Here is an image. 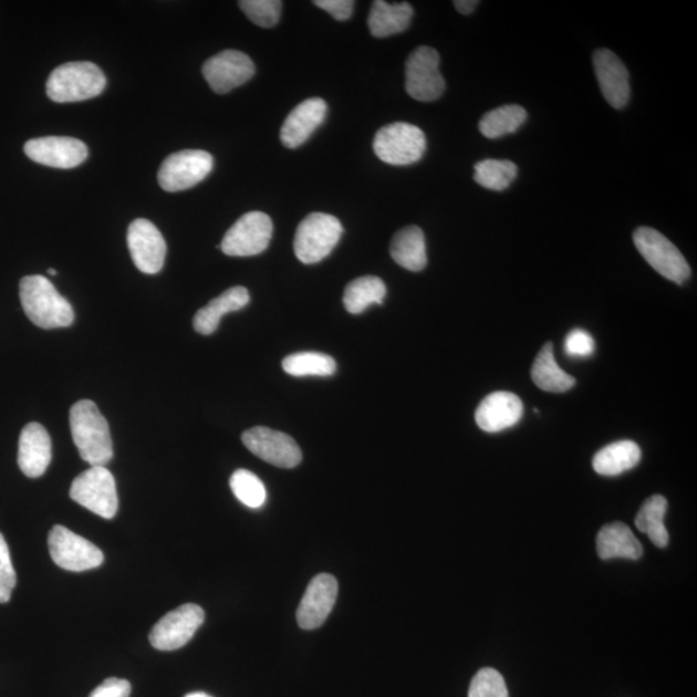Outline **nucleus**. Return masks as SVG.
<instances>
[{
    "mask_svg": "<svg viewBox=\"0 0 697 697\" xmlns=\"http://www.w3.org/2000/svg\"><path fill=\"white\" fill-rule=\"evenodd\" d=\"M70 429L82 459L91 467H106L113 459L111 429L95 402L83 399L70 409Z\"/></svg>",
    "mask_w": 697,
    "mask_h": 697,
    "instance_id": "nucleus-1",
    "label": "nucleus"
},
{
    "mask_svg": "<svg viewBox=\"0 0 697 697\" xmlns=\"http://www.w3.org/2000/svg\"><path fill=\"white\" fill-rule=\"evenodd\" d=\"M20 300L23 312L37 327L64 329L74 322V310L54 285L43 275L21 279Z\"/></svg>",
    "mask_w": 697,
    "mask_h": 697,
    "instance_id": "nucleus-2",
    "label": "nucleus"
},
{
    "mask_svg": "<svg viewBox=\"0 0 697 697\" xmlns=\"http://www.w3.org/2000/svg\"><path fill=\"white\" fill-rule=\"evenodd\" d=\"M105 87L103 70L92 62L76 61L54 69L45 91L54 103L65 104L96 97Z\"/></svg>",
    "mask_w": 697,
    "mask_h": 697,
    "instance_id": "nucleus-3",
    "label": "nucleus"
},
{
    "mask_svg": "<svg viewBox=\"0 0 697 697\" xmlns=\"http://www.w3.org/2000/svg\"><path fill=\"white\" fill-rule=\"evenodd\" d=\"M344 228L337 217L313 212L305 217L294 236V254L306 266L321 262L333 251L343 236Z\"/></svg>",
    "mask_w": 697,
    "mask_h": 697,
    "instance_id": "nucleus-4",
    "label": "nucleus"
},
{
    "mask_svg": "<svg viewBox=\"0 0 697 697\" xmlns=\"http://www.w3.org/2000/svg\"><path fill=\"white\" fill-rule=\"evenodd\" d=\"M374 150L379 160L392 166H409L420 160L426 150L424 132L414 124L397 122L378 129Z\"/></svg>",
    "mask_w": 697,
    "mask_h": 697,
    "instance_id": "nucleus-5",
    "label": "nucleus"
},
{
    "mask_svg": "<svg viewBox=\"0 0 697 697\" xmlns=\"http://www.w3.org/2000/svg\"><path fill=\"white\" fill-rule=\"evenodd\" d=\"M633 240L643 259L658 274L677 284H684L691 275V269L685 256L662 232L642 227L634 231Z\"/></svg>",
    "mask_w": 697,
    "mask_h": 697,
    "instance_id": "nucleus-6",
    "label": "nucleus"
},
{
    "mask_svg": "<svg viewBox=\"0 0 697 697\" xmlns=\"http://www.w3.org/2000/svg\"><path fill=\"white\" fill-rule=\"evenodd\" d=\"M70 498L105 519L114 518L119 507L115 479L105 467H91L77 476L70 487Z\"/></svg>",
    "mask_w": 697,
    "mask_h": 697,
    "instance_id": "nucleus-7",
    "label": "nucleus"
},
{
    "mask_svg": "<svg viewBox=\"0 0 697 697\" xmlns=\"http://www.w3.org/2000/svg\"><path fill=\"white\" fill-rule=\"evenodd\" d=\"M49 549L53 562L62 570L83 572L104 563V553L95 544L64 526H53L49 534Z\"/></svg>",
    "mask_w": 697,
    "mask_h": 697,
    "instance_id": "nucleus-8",
    "label": "nucleus"
},
{
    "mask_svg": "<svg viewBox=\"0 0 697 697\" xmlns=\"http://www.w3.org/2000/svg\"><path fill=\"white\" fill-rule=\"evenodd\" d=\"M439 53L428 45L418 46L406 61V91L422 103L438 100L446 90L439 72Z\"/></svg>",
    "mask_w": 697,
    "mask_h": 697,
    "instance_id": "nucleus-9",
    "label": "nucleus"
},
{
    "mask_svg": "<svg viewBox=\"0 0 697 697\" xmlns=\"http://www.w3.org/2000/svg\"><path fill=\"white\" fill-rule=\"evenodd\" d=\"M214 157L205 150H181L163 160L158 183L169 193L193 188L211 174Z\"/></svg>",
    "mask_w": 697,
    "mask_h": 697,
    "instance_id": "nucleus-10",
    "label": "nucleus"
},
{
    "mask_svg": "<svg viewBox=\"0 0 697 697\" xmlns=\"http://www.w3.org/2000/svg\"><path fill=\"white\" fill-rule=\"evenodd\" d=\"M273 237V221L267 214L252 211L243 215L225 235L221 251L232 258L260 254Z\"/></svg>",
    "mask_w": 697,
    "mask_h": 697,
    "instance_id": "nucleus-11",
    "label": "nucleus"
},
{
    "mask_svg": "<svg viewBox=\"0 0 697 697\" xmlns=\"http://www.w3.org/2000/svg\"><path fill=\"white\" fill-rule=\"evenodd\" d=\"M205 623V611L198 604L188 603L168 612L154 625L149 639L159 651H175L189 643L200 625Z\"/></svg>",
    "mask_w": 697,
    "mask_h": 697,
    "instance_id": "nucleus-12",
    "label": "nucleus"
},
{
    "mask_svg": "<svg viewBox=\"0 0 697 697\" xmlns=\"http://www.w3.org/2000/svg\"><path fill=\"white\" fill-rule=\"evenodd\" d=\"M242 441L254 456L278 468L292 469L302 460L301 449L292 437L266 426L245 431Z\"/></svg>",
    "mask_w": 697,
    "mask_h": 697,
    "instance_id": "nucleus-13",
    "label": "nucleus"
},
{
    "mask_svg": "<svg viewBox=\"0 0 697 697\" xmlns=\"http://www.w3.org/2000/svg\"><path fill=\"white\" fill-rule=\"evenodd\" d=\"M132 260L144 274H157L165 266L167 245L155 225L145 219L132 221L127 232Z\"/></svg>",
    "mask_w": 697,
    "mask_h": 697,
    "instance_id": "nucleus-14",
    "label": "nucleus"
},
{
    "mask_svg": "<svg viewBox=\"0 0 697 697\" xmlns=\"http://www.w3.org/2000/svg\"><path fill=\"white\" fill-rule=\"evenodd\" d=\"M28 157L46 167L70 169L89 157V147L73 137L49 136L29 139L23 146Z\"/></svg>",
    "mask_w": 697,
    "mask_h": 697,
    "instance_id": "nucleus-15",
    "label": "nucleus"
},
{
    "mask_svg": "<svg viewBox=\"0 0 697 697\" xmlns=\"http://www.w3.org/2000/svg\"><path fill=\"white\" fill-rule=\"evenodd\" d=\"M201 72L209 87L219 95H225L250 81L256 69L246 53L227 50L207 60Z\"/></svg>",
    "mask_w": 697,
    "mask_h": 697,
    "instance_id": "nucleus-16",
    "label": "nucleus"
},
{
    "mask_svg": "<svg viewBox=\"0 0 697 697\" xmlns=\"http://www.w3.org/2000/svg\"><path fill=\"white\" fill-rule=\"evenodd\" d=\"M337 593V581L329 573H321L310 581L297 614L301 630L313 631L322 626L335 606Z\"/></svg>",
    "mask_w": 697,
    "mask_h": 697,
    "instance_id": "nucleus-17",
    "label": "nucleus"
},
{
    "mask_svg": "<svg viewBox=\"0 0 697 697\" xmlns=\"http://www.w3.org/2000/svg\"><path fill=\"white\" fill-rule=\"evenodd\" d=\"M593 64L604 98L612 107H625L631 97V83L624 62L614 52L603 49L594 53Z\"/></svg>",
    "mask_w": 697,
    "mask_h": 697,
    "instance_id": "nucleus-18",
    "label": "nucleus"
},
{
    "mask_svg": "<svg viewBox=\"0 0 697 697\" xmlns=\"http://www.w3.org/2000/svg\"><path fill=\"white\" fill-rule=\"evenodd\" d=\"M523 403L518 395L496 392L480 402L476 410V422L487 433H499L521 422Z\"/></svg>",
    "mask_w": 697,
    "mask_h": 697,
    "instance_id": "nucleus-19",
    "label": "nucleus"
},
{
    "mask_svg": "<svg viewBox=\"0 0 697 697\" xmlns=\"http://www.w3.org/2000/svg\"><path fill=\"white\" fill-rule=\"evenodd\" d=\"M327 115V104L320 97H312L302 101L293 108L283 123L281 129L282 144L289 149L308 142L313 132L321 126Z\"/></svg>",
    "mask_w": 697,
    "mask_h": 697,
    "instance_id": "nucleus-20",
    "label": "nucleus"
},
{
    "mask_svg": "<svg viewBox=\"0 0 697 697\" xmlns=\"http://www.w3.org/2000/svg\"><path fill=\"white\" fill-rule=\"evenodd\" d=\"M52 460V441L49 431L38 423L22 429L19 441V467L29 478L42 477Z\"/></svg>",
    "mask_w": 697,
    "mask_h": 697,
    "instance_id": "nucleus-21",
    "label": "nucleus"
},
{
    "mask_svg": "<svg viewBox=\"0 0 697 697\" xmlns=\"http://www.w3.org/2000/svg\"><path fill=\"white\" fill-rule=\"evenodd\" d=\"M248 302H250V292L242 285L232 287L199 310L194 316V330L200 335H212L225 314L238 312L246 308Z\"/></svg>",
    "mask_w": 697,
    "mask_h": 697,
    "instance_id": "nucleus-22",
    "label": "nucleus"
},
{
    "mask_svg": "<svg viewBox=\"0 0 697 697\" xmlns=\"http://www.w3.org/2000/svg\"><path fill=\"white\" fill-rule=\"evenodd\" d=\"M596 552L604 561L614 558L637 561L643 554V548L630 527L615 522L604 526L599 532Z\"/></svg>",
    "mask_w": 697,
    "mask_h": 697,
    "instance_id": "nucleus-23",
    "label": "nucleus"
},
{
    "mask_svg": "<svg viewBox=\"0 0 697 697\" xmlns=\"http://www.w3.org/2000/svg\"><path fill=\"white\" fill-rule=\"evenodd\" d=\"M414 8L408 3L391 4L384 0L372 3L368 28L375 38H386L403 33L413 20Z\"/></svg>",
    "mask_w": 697,
    "mask_h": 697,
    "instance_id": "nucleus-24",
    "label": "nucleus"
},
{
    "mask_svg": "<svg viewBox=\"0 0 697 697\" xmlns=\"http://www.w3.org/2000/svg\"><path fill=\"white\" fill-rule=\"evenodd\" d=\"M641 457V448L635 441L618 440L595 454L593 468L601 476L615 477L633 469Z\"/></svg>",
    "mask_w": 697,
    "mask_h": 697,
    "instance_id": "nucleus-25",
    "label": "nucleus"
},
{
    "mask_svg": "<svg viewBox=\"0 0 697 697\" xmlns=\"http://www.w3.org/2000/svg\"><path fill=\"white\" fill-rule=\"evenodd\" d=\"M391 254L395 262L409 271H422L428 263L424 232L418 227H407L394 236Z\"/></svg>",
    "mask_w": 697,
    "mask_h": 697,
    "instance_id": "nucleus-26",
    "label": "nucleus"
},
{
    "mask_svg": "<svg viewBox=\"0 0 697 697\" xmlns=\"http://www.w3.org/2000/svg\"><path fill=\"white\" fill-rule=\"evenodd\" d=\"M531 376L534 385L541 391L550 393H564L575 386L576 379L558 366L553 344L547 343L542 346L537 360L533 362Z\"/></svg>",
    "mask_w": 697,
    "mask_h": 697,
    "instance_id": "nucleus-27",
    "label": "nucleus"
},
{
    "mask_svg": "<svg viewBox=\"0 0 697 697\" xmlns=\"http://www.w3.org/2000/svg\"><path fill=\"white\" fill-rule=\"evenodd\" d=\"M666 510H668V501L664 496L655 495L643 502L635 517L637 529L646 533L657 548H665L669 542V532L664 524Z\"/></svg>",
    "mask_w": 697,
    "mask_h": 697,
    "instance_id": "nucleus-28",
    "label": "nucleus"
},
{
    "mask_svg": "<svg viewBox=\"0 0 697 697\" xmlns=\"http://www.w3.org/2000/svg\"><path fill=\"white\" fill-rule=\"evenodd\" d=\"M386 297L383 279L366 275L355 279L346 285L344 305L348 313L361 314L372 304L382 305Z\"/></svg>",
    "mask_w": 697,
    "mask_h": 697,
    "instance_id": "nucleus-29",
    "label": "nucleus"
},
{
    "mask_svg": "<svg viewBox=\"0 0 697 697\" xmlns=\"http://www.w3.org/2000/svg\"><path fill=\"white\" fill-rule=\"evenodd\" d=\"M527 119V112L519 105H506L488 112L479 122V131L487 138H500L514 134Z\"/></svg>",
    "mask_w": 697,
    "mask_h": 697,
    "instance_id": "nucleus-30",
    "label": "nucleus"
},
{
    "mask_svg": "<svg viewBox=\"0 0 697 697\" xmlns=\"http://www.w3.org/2000/svg\"><path fill=\"white\" fill-rule=\"evenodd\" d=\"M282 366L285 374L294 377H327L335 374L337 370V364L332 356L315 352H302L285 356Z\"/></svg>",
    "mask_w": 697,
    "mask_h": 697,
    "instance_id": "nucleus-31",
    "label": "nucleus"
},
{
    "mask_svg": "<svg viewBox=\"0 0 697 697\" xmlns=\"http://www.w3.org/2000/svg\"><path fill=\"white\" fill-rule=\"evenodd\" d=\"M518 167L513 162L485 159L475 167V180L488 190L502 191L516 180Z\"/></svg>",
    "mask_w": 697,
    "mask_h": 697,
    "instance_id": "nucleus-32",
    "label": "nucleus"
},
{
    "mask_svg": "<svg viewBox=\"0 0 697 697\" xmlns=\"http://www.w3.org/2000/svg\"><path fill=\"white\" fill-rule=\"evenodd\" d=\"M230 488L236 498L251 509L261 508L268 498L266 486L250 470L239 469L232 472Z\"/></svg>",
    "mask_w": 697,
    "mask_h": 697,
    "instance_id": "nucleus-33",
    "label": "nucleus"
},
{
    "mask_svg": "<svg viewBox=\"0 0 697 697\" xmlns=\"http://www.w3.org/2000/svg\"><path fill=\"white\" fill-rule=\"evenodd\" d=\"M238 4L247 18L260 28H273L281 19V0H242Z\"/></svg>",
    "mask_w": 697,
    "mask_h": 697,
    "instance_id": "nucleus-34",
    "label": "nucleus"
},
{
    "mask_svg": "<svg viewBox=\"0 0 697 697\" xmlns=\"http://www.w3.org/2000/svg\"><path fill=\"white\" fill-rule=\"evenodd\" d=\"M469 697H509L506 680L498 670L480 669L471 680Z\"/></svg>",
    "mask_w": 697,
    "mask_h": 697,
    "instance_id": "nucleus-35",
    "label": "nucleus"
},
{
    "mask_svg": "<svg viewBox=\"0 0 697 697\" xmlns=\"http://www.w3.org/2000/svg\"><path fill=\"white\" fill-rule=\"evenodd\" d=\"M15 583L18 579H15L10 548L0 532V603L10 602Z\"/></svg>",
    "mask_w": 697,
    "mask_h": 697,
    "instance_id": "nucleus-36",
    "label": "nucleus"
},
{
    "mask_svg": "<svg viewBox=\"0 0 697 697\" xmlns=\"http://www.w3.org/2000/svg\"><path fill=\"white\" fill-rule=\"evenodd\" d=\"M595 343L591 335L584 330H572L565 337L564 351L570 356H579L585 358L594 353Z\"/></svg>",
    "mask_w": 697,
    "mask_h": 697,
    "instance_id": "nucleus-37",
    "label": "nucleus"
},
{
    "mask_svg": "<svg viewBox=\"0 0 697 697\" xmlns=\"http://www.w3.org/2000/svg\"><path fill=\"white\" fill-rule=\"evenodd\" d=\"M131 684L126 679L107 678L97 688L93 689L90 697H129Z\"/></svg>",
    "mask_w": 697,
    "mask_h": 697,
    "instance_id": "nucleus-38",
    "label": "nucleus"
},
{
    "mask_svg": "<svg viewBox=\"0 0 697 697\" xmlns=\"http://www.w3.org/2000/svg\"><path fill=\"white\" fill-rule=\"evenodd\" d=\"M314 4L329 12L337 21L351 19L354 10L353 0H316Z\"/></svg>",
    "mask_w": 697,
    "mask_h": 697,
    "instance_id": "nucleus-39",
    "label": "nucleus"
},
{
    "mask_svg": "<svg viewBox=\"0 0 697 697\" xmlns=\"http://www.w3.org/2000/svg\"><path fill=\"white\" fill-rule=\"evenodd\" d=\"M479 4L478 0H456L454 6L461 14H470Z\"/></svg>",
    "mask_w": 697,
    "mask_h": 697,
    "instance_id": "nucleus-40",
    "label": "nucleus"
},
{
    "mask_svg": "<svg viewBox=\"0 0 697 697\" xmlns=\"http://www.w3.org/2000/svg\"><path fill=\"white\" fill-rule=\"evenodd\" d=\"M185 697H212V696H209L205 693H191L189 695H186Z\"/></svg>",
    "mask_w": 697,
    "mask_h": 697,
    "instance_id": "nucleus-41",
    "label": "nucleus"
},
{
    "mask_svg": "<svg viewBox=\"0 0 697 697\" xmlns=\"http://www.w3.org/2000/svg\"><path fill=\"white\" fill-rule=\"evenodd\" d=\"M49 273H50L51 275H58V271H56V270H54V269H49Z\"/></svg>",
    "mask_w": 697,
    "mask_h": 697,
    "instance_id": "nucleus-42",
    "label": "nucleus"
}]
</instances>
